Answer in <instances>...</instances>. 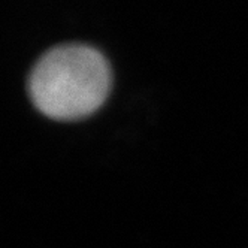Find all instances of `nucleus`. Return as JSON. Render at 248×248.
<instances>
[{"label":"nucleus","instance_id":"1","mask_svg":"<svg viewBox=\"0 0 248 248\" xmlns=\"http://www.w3.org/2000/svg\"><path fill=\"white\" fill-rule=\"evenodd\" d=\"M29 94L44 115L59 121L94 114L108 97L112 70L106 57L85 44L48 49L29 75Z\"/></svg>","mask_w":248,"mask_h":248}]
</instances>
